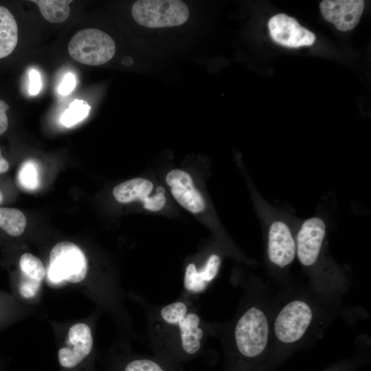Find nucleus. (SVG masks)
<instances>
[{"label": "nucleus", "mask_w": 371, "mask_h": 371, "mask_svg": "<svg viewBox=\"0 0 371 371\" xmlns=\"http://www.w3.org/2000/svg\"><path fill=\"white\" fill-rule=\"evenodd\" d=\"M160 317L168 326L175 327L179 337L175 363L196 357L202 348L203 329L199 315L190 311L187 304L176 301L160 310Z\"/></svg>", "instance_id": "obj_1"}, {"label": "nucleus", "mask_w": 371, "mask_h": 371, "mask_svg": "<svg viewBox=\"0 0 371 371\" xmlns=\"http://www.w3.org/2000/svg\"><path fill=\"white\" fill-rule=\"evenodd\" d=\"M134 20L148 28L179 26L187 21L190 12L179 0H139L131 9Z\"/></svg>", "instance_id": "obj_2"}, {"label": "nucleus", "mask_w": 371, "mask_h": 371, "mask_svg": "<svg viewBox=\"0 0 371 371\" xmlns=\"http://www.w3.org/2000/svg\"><path fill=\"white\" fill-rule=\"evenodd\" d=\"M269 322L265 313L256 306L247 309L239 318L234 329L238 352L246 358L260 355L269 339Z\"/></svg>", "instance_id": "obj_3"}, {"label": "nucleus", "mask_w": 371, "mask_h": 371, "mask_svg": "<svg viewBox=\"0 0 371 371\" xmlns=\"http://www.w3.org/2000/svg\"><path fill=\"white\" fill-rule=\"evenodd\" d=\"M70 56L82 64L100 65L109 61L115 52L113 38L104 32L95 28L76 32L68 45Z\"/></svg>", "instance_id": "obj_4"}, {"label": "nucleus", "mask_w": 371, "mask_h": 371, "mask_svg": "<svg viewBox=\"0 0 371 371\" xmlns=\"http://www.w3.org/2000/svg\"><path fill=\"white\" fill-rule=\"evenodd\" d=\"M87 267L85 254L76 244L59 242L50 251L48 277L54 282L78 283L86 277Z\"/></svg>", "instance_id": "obj_5"}, {"label": "nucleus", "mask_w": 371, "mask_h": 371, "mask_svg": "<svg viewBox=\"0 0 371 371\" xmlns=\"http://www.w3.org/2000/svg\"><path fill=\"white\" fill-rule=\"evenodd\" d=\"M313 319V311L303 300H293L279 312L274 322L278 339L284 344L299 341L305 334Z\"/></svg>", "instance_id": "obj_6"}, {"label": "nucleus", "mask_w": 371, "mask_h": 371, "mask_svg": "<svg viewBox=\"0 0 371 371\" xmlns=\"http://www.w3.org/2000/svg\"><path fill=\"white\" fill-rule=\"evenodd\" d=\"M93 337L88 325L78 323L68 332L66 345L58 352V362L62 368L72 370L77 368L91 353Z\"/></svg>", "instance_id": "obj_7"}, {"label": "nucleus", "mask_w": 371, "mask_h": 371, "mask_svg": "<svg viewBox=\"0 0 371 371\" xmlns=\"http://www.w3.org/2000/svg\"><path fill=\"white\" fill-rule=\"evenodd\" d=\"M326 234L324 221L318 217L306 220L297 234L296 251L300 263L310 267L317 261Z\"/></svg>", "instance_id": "obj_8"}, {"label": "nucleus", "mask_w": 371, "mask_h": 371, "mask_svg": "<svg viewBox=\"0 0 371 371\" xmlns=\"http://www.w3.org/2000/svg\"><path fill=\"white\" fill-rule=\"evenodd\" d=\"M268 27L272 39L288 47L311 45L315 40L313 33L302 27L295 19L284 14L272 16L269 21Z\"/></svg>", "instance_id": "obj_9"}, {"label": "nucleus", "mask_w": 371, "mask_h": 371, "mask_svg": "<svg viewBox=\"0 0 371 371\" xmlns=\"http://www.w3.org/2000/svg\"><path fill=\"white\" fill-rule=\"evenodd\" d=\"M324 19L341 31L351 30L358 24L362 15V0H324L319 4Z\"/></svg>", "instance_id": "obj_10"}, {"label": "nucleus", "mask_w": 371, "mask_h": 371, "mask_svg": "<svg viewBox=\"0 0 371 371\" xmlns=\"http://www.w3.org/2000/svg\"><path fill=\"white\" fill-rule=\"evenodd\" d=\"M296 254V243L288 225L277 221L270 226L268 235V256L280 267L291 264Z\"/></svg>", "instance_id": "obj_11"}, {"label": "nucleus", "mask_w": 371, "mask_h": 371, "mask_svg": "<svg viewBox=\"0 0 371 371\" xmlns=\"http://www.w3.org/2000/svg\"><path fill=\"white\" fill-rule=\"evenodd\" d=\"M21 276L18 283V291L25 299L34 297L45 275V269L39 258L30 253L21 255L19 260Z\"/></svg>", "instance_id": "obj_12"}, {"label": "nucleus", "mask_w": 371, "mask_h": 371, "mask_svg": "<svg viewBox=\"0 0 371 371\" xmlns=\"http://www.w3.org/2000/svg\"><path fill=\"white\" fill-rule=\"evenodd\" d=\"M221 260L219 256L212 254L201 269L193 263L189 264L185 271L183 286L186 291L200 293L205 291L219 271Z\"/></svg>", "instance_id": "obj_13"}, {"label": "nucleus", "mask_w": 371, "mask_h": 371, "mask_svg": "<svg viewBox=\"0 0 371 371\" xmlns=\"http://www.w3.org/2000/svg\"><path fill=\"white\" fill-rule=\"evenodd\" d=\"M153 184L144 178H134L116 186L113 194L120 203H128L135 200L144 201L151 192Z\"/></svg>", "instance_id": "obj_14"}, {"label": "nucleus", "mask_w": 371, "mask_h": 371, "mask_svg": "<svg viewBox=\"0 0 371 371\" xmlns=\"http://www.w3.org/2000/svg\"><path fill=\"white\" fill-rule=\"evenodd\" d=\"M18 43V27L12 14L0 6V59L10 55Z\"/></svg>", "instance_id": "obj_15"}, {"label": "nucleus", "mask_w": 371, "mask_h": 371, "mask_svg": "<svg viewBox=\"0 0 371 371\" xmlns=\"http://www.w3.org/2000/svg\"><path fill=\"white\" fill-rule=\"evenodd\" d=\"M26 222L24 214L19 209L0 207V229L8 235L21 236L25 231Z\"/></svg>", "instance_id": "obj_16"}, {"label": "nucleus", "mask_w": 371, "mask_h": 371, "mask_svg": "<svg viewBox=\"0 0 371 371\" xmlns=\"http://www.w3.org/2000/svg\"><path fill=\"white\" fill-rule=\"evenodd\" d=\"M43 16L51 23H61L69 16V3L72 1L66 0H33Z\"/></svg>", "instance_id": "obj_17"}, {"label": "nucleus", "mask_w": 371, "mask_h": 371, "mask_svg": "<svg viewBox=\"0 0 371 371\" xmlns=\"http://www.w3.org/2000/svg\"><path fill=\"white\" fill-rule=\"evenodd\" d=\"M171 193L177 201L192 213L204 210L205 201L194 187H172Z\"/></svg>", "instance_id": "obj_18"}, {"label": "nucleus", "mask_w": 371, "mask_h": 371, "mask_svg": "<svg viewBox=\"0 0 371 371\" xmlns=\"http://www.w3.org/2000/svg\"><path fill=\"white\" fill-rule=\"evenodd\" d=\"M122 371H180L177 366L159 358L135 357L126 361Z\"/></svg>", "instance_id": "obj_19"}, {"label": "nucleus", "mask_w": 371, "mask_h": 371, "mask_svg": "<svg viewBox=\"0 0 371 371\" xmlns=\"http://www.w3.org/2000/svg\"><path fill=\"white\" fill-rule=\"evenodd\" d=\"M18 181L27 190H34L38 188L39 173L36 162L27 160L21 165L18 173Z\"/></svg>", "instance_id": "obj_20"}, {"label": "nucleus", "mask_w": 371, "mask_h": 371, "mask_svg": "<svg viewBox=\"0 0 371 371\" xmlns=\"http://www.w3.org/2000/svg\"><path fill=\"white\" fill-rule=\"evenodd\" d=\"M90 110V106L87 102L82 100H75L65 111L61 116L62 124L69 127L85 118Z\"/></svg>", "instance_id": "obj_21"}, {"label": "nucleus", "mask_w": 371, "mask_h": 371, "mask_svg": "<svg viewBox=\"0 0 371 371\" xmlns=\"http://www.w3.org/2000/svg\"><path fill=\"white\" fill-rule=\"evenodd\" d=\"M166 181L172 187H194L191 176L180 169L170 170L166 175Z\"/></svg>", "instance_id": "obj_22"}, {"label": "nucleus", "mask_w": 371, "mask_h": 371, "mask_svg": "<svg viewBox=\"0 0 371 371\" xmlns=\"http://www.w3.org/2000/svg\"><path fill=\"white\" fill-rule=\"evenodd\" d=\"M144 207L151 211H159L166 203V197L163 193L157 192L151 197H146L144 201Z\"/></svg>", "instance_id": "obj_23"}, {"label": "nucleus", "mask_w": 371, "mask_h": 371, "mask_svg": "<svg viewBox=\"0 0 371 371\" xmlns=\"http://www.w3.org/2000/svg\"><path fill=\"white\" fill-rule=\"evenodd\" d=\"M29 77V92L32 95H37L40 92L42 87L41 75L37 70L32 69L30 72Z\"/></svg>", "instance_id": "obj_24"}, {"label": "nucleus", "mask_w": 371, "mask_h": 371, "mask_svg": "<svg viewBox=\"0 0 371 371\" xmlns=\"http://www.w3.org/2000/svg\"><path fill=\"white\" fill-rule=\"evenodd\" d=\"M76 85L74 75L71 73L67 74L58 87V92L61 95H65L70 93Z\"/></svg>", "instance_id": "obj_25"}, {"label": "nucleus", "mask_w": 371, "mask_h": 371, "mask_svg": "<svg viewBox=\"0 0 371 371\" xmlns=\"http://www.w3.org/2000/svg\"><path fill=\"white\" fill-rule=\"evenodd\" d=\"M9 108V105L5 102L0 100V135L4 133L8 127V119L6 111Z\"/></svg>", "instance_id": "obj_26"}, {"label": "nucleus", "mask_w": 371, "mask_h": 371, "mask_svg": "<svg viewBox=\"0 0 371 371\" xmlns=\"http://www.w3.org/2000/svg\"><path fill=\"white\" fill-rule=\"evenodd\" d=\"M10 168L8 161L3 156L0 148V174L6 172Z\"/></svg>", "instance_id": "obj_27"}, {"label": "nucleus", "mask_w": 371, "mask_h": 371, "mask_svg": "<svg viewBox=\"0 0 371 371\" xmlns=\"http://www.w3.org/2000/svg\"><path fill=\"white\" fill-rule=\"evenodd\" d=\"M3 201V194L2 192L0 190V204L2 203Z\"/></svg>", "instance_id": "obj_28"}]
</instances>
